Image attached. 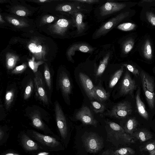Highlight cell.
I'll return each mask as SVG.
<instances>
[{
    "mask_svg": "<svg viewBox=\"0 0 155 155\" xmlns=\"http://www.w3.org/2000/svg\"><path fill=\"white\" fill-rule=\"evenodd\" d=\"M28 132L27 135L29 136L50 150L57 151L61 145L59 141L52 137L43 135L32 130Z\"/></svg>",
    "mask_w": 155,
    "mask_h": 155,
    "instance_id": "cell-1",
    "label": "cell"
},
{
    "mask_svg": "<svg viewBox=\"0 0 155 155\" xmlns=\"http://www.w3.org/2000/svg\"><path fill=\"white\" fill-rule=\"evenodd\" d=\"M107 124L109 128L108 135L112 136L116 140L127 144L135 143L134 138L127 133L119 124L111 121L107 122Z\"/></svg>",
    "mask_w": 155,
    "mask_h": 155,
    "instance_id": "cell-2",
    "label": "cell"
},
{
    "mask_svg": "<svg viewBox=\"0 0 155 155\" xmlns=\"http://www.w3.org/2000/svg\"><path fill=\"white\" fill-rule=\"evenodd\" d=\"M83 142L86 150L91 153H96L100 151L104 146L101 138L96 133L90 132L83 138Z\"/></svg>",
    "mask_w": 155,
    "mask_h": 155,
    "instance_id": "cell-3",
    "label": "cell"
},
{
    "mask_svg": "<svg viewBox=\"0 0 155 155\" xmlns=\"http://www.w3.org/2000/svg\"><path fill=\"white\" fill-rule=\"evenodd\" d=\"M129 12L119 14L103 24L94 33V38H99L108 32L119 23L128 16Z\"/></svg>",
    "mask_w": 155,
    "mask_h": 155,
    "instance_id": "cell-4",
    "label": "cell"
},
{
    "mask_svg": "<svg viewBox=\"0 0 155 155\" xmlns=\"http://www.w3.org/2000/svg\"><path fill=\"white\" fill-rule=\"evenodd\" d=\"M54 110L56 120L61 136L63 139L68 135V127L65 116L61 107L57 101L54 103Z\"/></svg>",
    "mask_w": 155,
    "mask_h": 155,
    "instance_id": "cell-5",
    "label": "cell"
},
{
    "mask_svg": "<svg viewBox=\"0 0 155 155\" xmlns=\"http://www.w3.org/2000/svg\"><path fill=\"white\" fill-rule=\"evenodd\" d=\"M34 80L36 96L43 103L48 104V99L41 74L39 72L36 73L35 75Z\"/></svg>",
    "mask_w": 155,
    "mask_h": 155,
    "instance_id": "cell-6",
    "label": "cell"
},
{
    "mask_svg": "<svg viewBox=\"0 0 155 155\" xmlns=\"http://www.w3.org/2000/svg\"><path fill=\"white\" fill-rule=\"evenodd\" d=\"M132 112L130 104L128 102L124 101L114 106L109 112V115L117 118L122 119L130 114Z\"/></svg>",
    "mask_w": 155,
    "mask_h": 155,
    "instance_id": "cell-7",
    "label": "cell"
},
{
    "mask_svg": "<svg viewBox=\"0 0 155 155\" xmlns=\"http://www.w3.org/2000/svg\"><path fill=\"white\" fill-rule=\"evenodd\" d=\"M137 87L135 81L131 78L130 74L126 72L121 81L120 94L123 95L128 94L132 95Z\"/></svg>",
    "mask_w": 155,
    "mask_h": 155,
    "instance_id": "cell-8",
    "label": "cell"
},
{
    "mask_svg": "<svg viewBox=\"0 0 155 155\" xmlns=\"http://www.w3.org/2000/svg\"><path fill=\"white\" fill-rule=\"evenodd\" d=\"M75 117L84 124L95 125L97 121L94 118L89 108L86 106H83L77 113Z\"/></svg>",
    "mask_w": 155,
    "mask_h": 155,
    "instance_id": "cell-9",
    "label": "cell"
},
{
    "mask_svg": "<svg viewBox=\"0 0 155 155\" xmlns=\"http://www.w3.org/2000/svg\"><path fill=\"white\" fill-rule=\"evenodd\" d=\"M79 77L81 84L89 98L91 100L95 99L98 101L95 94V86L91 79L82 72L79 73Z\"/></svg>",
    "mask_w": 155,
    "mask_h": 155,
    "instance_id": "cell-10",
    "label": "cell"
},
{
    "mask_svg": "<svg viewBox=\"0 0 155 155\" xmlns=\"http://www.w3.org/2000/svg\"><path fill=\"white\" fill-rule=\"evenodd\" d=\"M126 6L124 3L107 2L100 7V15L104 16L114 13L121 10Z\"/></svg>",
    "mask_w": 155,
    "mask_h": 155,
    "instance_id": "cell-11",
    "label": "cell"
},
{
    "mask_svg": "<svg viewBox=\"0 0 155 155\" xmlns=\"http://www.w3.org/2000/svg\"><path fill=\"white\" fill-rule=\"evenodd\" d=\"M58 82L63 95L64 97L68 98L72 91L71 83L68 75L65 73L59 75Z\"/></svg>",
    "mask_w": 155,
    "mask_h": 155,
    "instance_id": "cell-12",
    "label": "cell"
},
{
    "mask_svg": "<svg viewBox=\"0 0 155 155\" xmlns=\"http://www.w3.org/2000/svg\"><path fill=\"white\" fill-rule=\"evenodd\" d=\"M20 140L22 147L26 151H33L36 150L39 148L38 144L25 133H22L21 134Z\"/></svg>",
    "mask_w": 155,
    "mask_h": 155,
    "instance_id": "cell-13",
    "label": "cell"
},
{
    "mask_svg": "<svg viewBox=\"0 0 155 155\" xmlns=\"http://www.w3.org/2000/svg\"><path fill=\"white\" fill-rule=\"evenodd\" d=\"M141 77L143 89L145 98L149 107L151 109H153L154 107L155 94L149 92L147 89L145 81V73L143 71L141 73Z\"/></svg>",
    "mask_w": 155,
    "mask_h": 155,
    "instance_id": "cell-14",
    "label": "cell"
},
{
    "mask_svg": "<svg viewBox=\"0 0 155 155\" xmlns=\"http://www.w3.org/2000/svg\"><path fill=\"white\" fill-rule=\"evenodd\" d=\"M94 49L89 45L85 43L75 44L72 45L69 51L70 56L73 55L76 51H80L85 53H91Z\"/></svg>",
    "mask_w": 155,
    "mask_h": 155,
    "instance_id": "cell-15",
    "label": "cell"
},
{
    "mask_svg": "<svg viewBox=\"0 0 155 155\" xmlns=\"http://www.w3.org/2000/svg\"><path fill=\"white\" fill-rule=\"evenodd\" d=\"M140 89L139 88L137 90L135 99L137 108L138 113L143 117L147 120L149 119V115L146 109V107L140 97Z\"/></svg>",
    "mask_w": 155,
    "mask_h": 155,
    "instance_id": "cell-16",
    "label": "cell"
},
{
    "mask_svg": "<svg viewBox=\"0 0 155 155\" xmlns=\"http://www.w3.org/2000/svg\"><path fill=\"white\" fill-rule=\"evenodd\" d=\"M131 136L141 142L147 141L153 137V135L151 133L145 129L137 130Z\"/></svg>",
    "mask_w": 155,
    "mask_h": 155,
    "instance_id": "cell-17",
    "label": "cell"
},
{
    "mask_svg": "<svg viewBox=\"0 0 155 155\" xmlns=\"http://www.w3.org/2000/svg\"><path fill=\"white\" fill-rule=\"evenodd\" d=\"M134 150L130 147H125L117 150H107L104 151L102 155H134Z\"/></svg>",
    "mask_w": 155,
    "mask_h": 155,
    "instance_id": "cell-18",
    "label": "cell"
},
{
    "mask_svg": "<svg viewBox=\"0 0 155 155\" xmlns=\"http://www.w3.org/2000/svg\"><path fill=\"white\" fill-rule=\"evenodd\" d=\"M73 14L77 29V33L80 34L84 31L86 28V24L83 22V15L80 11L74 12Z\"/></svg>",
    "mask_w": 155,
    "mask_h": 155,
    "instance_id": "cell-19",
    "label": "cell"
},
{
    "mask_svg": "<svg viewBox=\"0 0 155 155\" xmlns=\"http://www.w3.org/2000/svg\"><path fill=\"white\" fill-rule=\"evenodd\" d=\"M138 123L134 117L130 118L126 122L124 129L126 132L131 135L137 130Z\"/></svg>",
    "mask_w": 155,
    "mask_h": 155,
    "instance_id": "cell-20",
    "label": "cell"
},
{
    "mask_svg": "<svg viewBox=\"0 0 155 155\" xmlns=\"http://www.w3.org/2000/svg\"><path fill=\"white\" fill-rule=\"evenodd\" d=\"M32 123L36 128L43 131H46L45 125L41 118L39 113H33L31 116Z\"/></svg>",
    "mask_w": 155,
    "mask_h": 155,
    "instance_id": "cell-21",
    "label": "cell"
},
{
    "mask_svg": "<svg viewBox=\"0 0 155 155\" xmlns=\"http://www.w3.org/2000/svg\"><path fill=\"white\" fill-rule=\"evenodd\" d=\"M94 92L96 97L99 101H106L109 97V94L107 93L103 88L100 86H95Z\"/></svg>",
    "mask_w": 155,
    "mask_h": 155,
    "instance_id": "cell-22",
    "label": "cell"
},
{
    "mask_svg": "<svg viewBox=\"0 0 155 155\" xmlns=\"http://www.w3.org/2000/svg\"><path fill=\"white\" fill-rule=\"evenodd\" d=\"M110 55V53H107L102 60L100 61L96 72V75L97 76H99L101 75L104 72L107 65Z\"/></svg>",
    "mask_w": 155,
    "mask_h": 155,
    "instance_id": "cell-23",
    "label": "cell"
},
{
    "mask_svg": "<svg viewBox=\"0 0 155 155\" xmlns=\"http://www.w3.org/2000/svg\"><path fill=\"white\" fill-rule=\"evenodd\" d=\"M143 52L144 57L146 59L150 60L153 57V52L150 42L147 39L145 42L143 47Z\"/></svg>",
    "mask_w": 155,
    "mask_h": 155,
    "instance_id": "cell-24",
    "label": "cell"
},
{
    "mask_svg": "<svg viewBox=\"0 0 155 155\" xmlns=\"http://www.w3.org/2000/svg\"><path fill=\"white\" fill-rule=\"evenodd\" d=\"M140 151H147L150 154L155 150V139L149 140L139 147Z\"/></svg>",
    "mask_w": 155,
    "mask_h": 155,
    "instance_id": "cell-25",
    "label": "cell"
},
{
    "mask_svg": "<svg viewBox=\"0 0 155 155\" xmlns=\"http://www.w3.org/2000/svg\"><path fill=\"white\" fill-rule=\"evenodd\" d=\"M124 66L117 71L113 75L109 81V86L110 88L114 87L120 78L124 71Z\"/></svg>",
    "mask_w": 155,
    "mask_h": 155,
    "instance_id": "cell-26",
    "label": "cell"
},
{
    "mask_svg": "<svg viewBox=\"0 0 155 155\" xmlns=\"http://www.w3.org/2000/svg\"><path fill=\"white\" fill-rule=\"evenodd\" d=\"M134 45V41L132 38H130L126 40L122 46L123 52L126 54L129 53L133 49Z\"/></svg>",
    "mask_w": 155,
    "mask_h": 155,
    "instance_id": "cell-27",
    "label": "cell"
},
{
    "mask_svg": "<svg viewBox=\"0 0 155 155\" xmlns=\"http://www.w3.org/2000/svg\"><path fill=\"white\" fill-rule=\"evenodd\" d=\"M14 94V92L12 90L7 91L6 93L5 98V104L7 109L9 108L13 101Z\"/></svg>",
    "mask_w": 155,
    "mask_h": 155,
    "instance_id": "cell-28",
    "label": "cell"
},
{
    "mask_svg": "<svg viewBox=\"0 0 155 155\" xmlns=\"http://www.w3.org/2000/svg\"><path fill=\"white\" fill-rule=\"evenodd\" d=\"M136 27V25L134 23L127 22L119 25L117 28L121 30L124 31H129L134 30Z\"/></svg>",
    "mask_w": 155,
    "mask_h": 155,
    "instance_id": "cell-29",
    "label": "cell"
},
{
    "mask_svg": "<svg viewBox=\"0 0 155 155\" xmlns=\"http://www.w3.org/2000/svg\"><path fill=\"white\" fill-rule=\"evenodd\" d=\"M34 87V84L33 81L31 80L28 82L25 90L24 98L25 100H27L30 97L32 94Z\"/></svg>",
    "mask_w": 155,
    "mask_h": 155,
    "instance_id": "cell-30",
    "label": "cell"
},
{
    "mask_svg": "<svg viewBox=\"0 0 155 155\" xmlns=\"http://www.w3.org/2000/svg\"><path fill=\"white\" fill-rule=\"evenodd\" d=\"M91 104L95 113H102L104 110L105 107L102 104L96 101H92Z\"/></svg>",
    "mask_w": 155,
    "mask_h": 155,
    "instance_id": "cell-31",
    "label": "cell"
},
{
    "mask_svg": "<svg viewBox=\"0 0 155 155\" xmlns=\"http://www.w3.org/2000/svg\"><path fill=\"white\" fill-rule=\"evenodd\" d=\"M44 77L47 85L50 90L51 88V76L49 70L47 68H46L44 70Z\"/></svg>",
    "mask_w": 155,
    "mask_h": 155,
    "instance_id": "cell-32",
    "label": "cell"
},
{
    "mask_svg": "<svg viewBox=\"0 0 155 155\" xmlns=\"http://www.w3.org/2000/svg\"><path fill=\"white\" fill-rule=\"evenodd\" d=\"M123 66L125 67L127 69L135 75H139V71L138 69L134 66L128 64H124Z\"/></svg>",
    "mask_w": 155,
    "mask_h": 155,
    "instance_id": "cell-33",
    "label": "cell"
},
{
    "mask_svg": "<svg viewBox=\"0 0 155 155\" xmlns=\"http://www.w3.org/2000/svg\"><path fill=\"white\" fill-rule=\"evenodd\" d=\"M147 21L153 26H155V15L151 12H147L146 13Z\"/></svg>",
    "mask_w": 155,
    "mask_h": 155,
    "instance_id": "cell-34",
    "label": "cell"
},
{
    "mask_svg": "<svg viewBox=\"0 0 155 155\" xmlns=\"http://www.w3.org/2000/svg\"><path fill=\"white\" fill-rule=\"evenodd\" d=\"M57 24L59 27L63 28H66L69 25L68 21L64 19H59L58 21Z\"/></svg>",
    "mask_w": 155,
    "mask_h": 155,
    "instance_id": "cell-35",
    "label": "cell"
},
{
    "mask_svg": "<svg viewBox=\"0 0 155 155\" xmlns=\"http://www.w3.org/2000/svg\"><path fill=\"white\" fill-rule=\"evenodd\" d=\"M25 68V65H21L17 67L12 72L13 74H18L22 72Z\"/></svg>",
    "mask_w": 155,
    "mask_h": 155,
    "instance_id": "cell-36",
    "label": "cell"
},
{
    "mask_svg": "<svg viewBox=\"0 0 155 155\" xmlns=\"http://www.w3.org/2000/svg\"><path fill=\"white\" fill-rule=\"evenodd\" d=\"M74 1L78 2H81L88 4H92L98 2L97 0H75Z\"/></svg>",
    "mask_w": 155,
    "mask_h": 155,
    "instance_id": "cell-37",
    "label": "cell"
},
{
    "mask_svg": "<svg viewBox=\"0 0 155 155\" xmlns=\"http://www.w3.org/2000/svg\"><path fill=\"white\" fill-rule=\"evenodd\" d=\"M14 60L12 58H9L7 61V65L8 68L10 69L14 66Z\"/></svg>",
    "mask_w": 155,
    "mask_h": 155,
    "instance_id": "cell-38",
    "label": "cell"
},
{
    "mask_svg": "<svg viewBox=\"0 0 155 155\" xmlns=\"http://www.w3.org/2000/svg\"><path fill=\"white\" fill-rule=\"evenodd\" d=\"M28 48L32 52L35 53L37 48L36 45L34 43H31L29 45Z\"/></svg>",
    "mask_w": 155,
    "mask_h": 155,
    "instance_id": "cell-39",
    "label": "cell"
},
{
    "mask_svg": "<svg viewBox=\"0 0 155 155\" xmlns=\"http://www.w3.org/2000/svg\"><path fill=\"white\" fill-rule=\"evenodd\" d=\"M16 14L19 16H24L25 15L26 13L24 11L19 10L16 12Z\"/></svg>",
    "mask_w": 155,
    "mask_h": 155,
    "instance_id": "cell-40",
    "label": "cell"
},
{
    "mask_svg": "<svg viewBox=\"0 0 155 155\" xmlns=\"http://www.w3.org/2000/svg\"><path fill=\"white\" fill-rule=\"evenodd\" d=\"M4 133L3 130L0 128V140L1 141L4 136Z\"/></svg>",
    "mask_w": 155,
    "mask_h": 155,
    "instance_id": "cell-41",
    "label": "cell"
},
{
    "mask_svg": "<svg viewBox=\"0 0 155 155\" xmlns=\"http://www.w3.org/2000/svg\"><path fill=\"white\" fill-rule=\"evenodd\" d=\"M54 20V18L52 16H50L47 19V21L48 23H50L52 22Z\"/></svg>",
    "mask_w": 155,
    "mask_h": 155,
    "instance_id": "cell-42",
    "label": "cell"
},
{
    "mask_svg": "<svg viewBox=\"0 0 155 155\" xmlns=\"http://www.w3.org/2000/svg\"><path fill=\"white\" fill-rule=\"evenodd\" d=\"M12 23L15 25H18L19 24V21L16 19H13L12 21Z\"/></svg>",
    "mask_w": 155,
    "mask_h": 155,
    "instance_id": "cell-43",
    "label": "cell"
},
{
    "mask_svg": "<svg viewBox=\"0 0 155 155\" xmlns=\"http://www.w3.org/2000/svg\"><path fill=\"white\" fill-rule=\"evenodd\" d=\"M42 48V47L41 45H38L37 47L35 52L36 53L40 52L41 51Z\"/></svg>",
    "mask_w": 155,
    "mask_h": 155,
    "instance_id": "cell-44",
    "label": "cell"
},
{
    "mask_svg": "<svg viewBox=\"0 0 155 155\" xmlns=\"http://www.w3.org/2000/svg\"><path fill=\"white\" fill-rule=\"evenodd\" d=\"M1 155H20L19 154L15 153H8L4 154H2Z\"/></svg>",
    "mask_w": 155,
    "mask_h": 155,
    "instance_id": "cell-45",
    "label": "cell"
},
{
    "mask_svg": "<svg viewBox=\"0 0 155 155\" xmlns=\"http://www.w3.org/2000/svg\"><path fill=\"white\" fill-rule=\"evenodd\" d=\"M154 1V0H143L141 1V2H151Z\"/></svg>",
    "mask_w": 155,
    "mask_h": 155,
    "instance_id": "cell-46",
    "label": "cell"
},
{
    "mask_svg": "<svg viewBox=\"0 0 155 155\" xmlns=\"http://www.w3.org/2000/svg\"><path fill=\"white\" fill-rule=\"evenodd\" d=\"M149 155H155V150L152 153L150 154Z\"/></svg>",
    "mask_w": 155,
    "mask_h": 155,
    "instance_id": "cell-47",
    "label": "cell"
},
{
    "mask_svg": "<svg viewBox=\"0 0 155 155\" xmlns=\"http://www.w3.org/2000/svg\"><path fill=\"white\" fill-rule=\"evenodd\" d=\"M46 0H39V1L41 2H45V1H46Z\"/></svg>",
    "mask_w": 155,
    "mask_h": 155,
    "instance_id": "cell-48",
    "label": "cell"
}]
</instances>
